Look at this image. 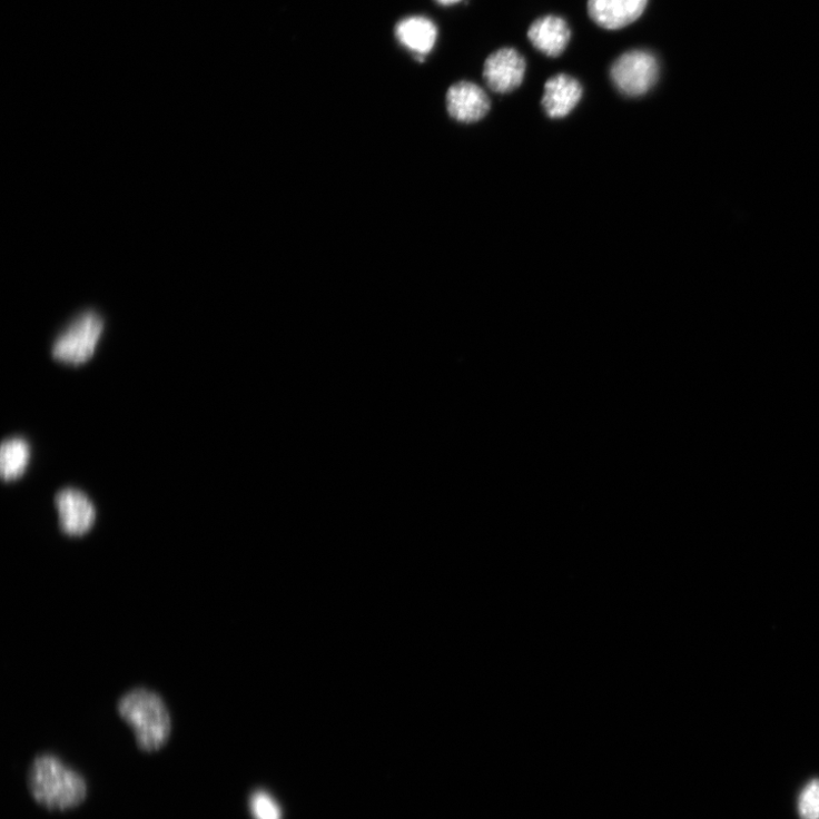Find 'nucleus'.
Returning <instances> with one entry per match:
<instances>
[{"label":"nucleus","instance_id":"obj_12","mask_svg":"<svg viewBox=\"0 0 819 819\" xmlns=\"http://www.w3.org/2000/svg\"><path fill=\"white\" fill-rule=\"evenodd\" d=\"M30 450L22 438H11L0 448V474L7 482L20 478L28 466Z\"/></svg>","mask_w":819,"mask_h":819},{"label":"nucleus","instance_id":"obj_11","mask_svg":"<svg viewBox=\"0 0 819 819\" xmlns=\"http://www.w3.org/2000/svg\"><path fill=\"white\" fill-rule=\"evenodd\" d=\"M397 40L424 61L437 39L436 26L426 18L413 17L402 20L395 28Z\"/></svg>","mask_w":819,"mask_h":819},{"label":"nucleus","instance_id":"obj_14","mask_svg":"<svg viewBox=\"0 0 819 819\" xmlns=\"http://www.w3.org/2000/svg\"><path fill=\"white\" fill-rule=\"evenodd\" d=\"M798 810L801 819H819V780H812L803 788Z\"/></svg>","mask_w":819,"mask_h":819},{"label":"nucleus","instance_id":"obj_10","mask_svg":"<svg viewBox=\"0 0 819 819\" xmlns=\"http://www.w3.org/2000/svg\"><path fill=\"white\" fill-rule=\"evenodd\" d=\"M529 39L542 55L560 57L566 50L572 31L565 19L546 16L535 20L529 30Z\"/></svg>","mask_w":819,"mask_h":819},{"label":"nucleus","instance_id":"obj_1","mask_svg":"<svg viewBox=\"0 0 819 819\" xmlns=\"http://www.w3.org/2000/svg\"><path fill=\"white\" fill-rule=\"evenodd\" d=\"M28 788L33 799L50 810H67L81 805L88 786L80 773L50 753L37 756L28 771Z\"/></svg>","mask_w":819,"mask_h":819},{"label":"nucleus","instance_id":"obj_5","mask_svg":"<svg viewBox=\"0 0 819 819\" xmlns=\"http://www.w3.org/2000/svg\"><path fill=\"white\" fill-rule=\"evenodd\" d=\"M526 73V61L515 48H501L484 65V79L491 90L507 93L520 88Z\"/></svg>","mask_w":819,"mask_h":819},{"label":"nucleus","instance_id":"obj_8","mask_svg":"<svg viewBox=\"0 0 819 819\" xmlns=\"http://www.w3.org/2000/svg\"><path fill=\"white\" fill-rule=\"evenodd\" d=\"M649 0H589L588 12L592 21L605 30H620L644 13Z\"/></svg>","mask_w":819,"mask_h":819},{"label":"nucleus","instance_id":"obj_2","mask_svg":"<svg viewBox=\"0 0 819 819\" xmlns=\"http://www.w3.org/2000/svg\"><path fill=\"white\" fill-rule=\"evenodd\" d=\"M118 710L141 750L157 751L170 739L171 716L158 693L145 688L134 689L120 699Z\"/></svg>","mask_w":819,"mask_h":819},{"label":"nucleus","instance_id":"obj_6","mask_svg":"<svg viewBox=\"0 0 819 819\" xmlns=\"http://www.w3.org/2000/svg\"><path fill=\"white\" fill-rule=\"evenodd\" d=\"M61 531L72 537L86 535L96 522V509L88 496L73 489L59 492L56 496Z\"/></svg>","mask_w":819,"mask_h":819},{"label":"nucleus","instance_id":"obj_15","mask_svg":"<svg viewBox=\"0 0 819 819\" xmlns=\"http://www.w3.org/2000/svg\"><path fill=\"white\" fill-rule=\"evenodd\" d=\"M436 2L443 7H450L461 2V0H436Z\"/></svg>","mask_w":819,"mask_h":819},{"label":"nucleus","instance_id":"obj_9","mask_svg":"<svg viewBox=\"0 0 819 819\" xmlns=\"http://www.w3.org/2000/svg\"><path fill=\"white\" fill-rule=\"evenodd\" d=\"M583 88L575 78L561 73L549 79L544 87L542 106L552 119L568 117L579 105Z\"/></svg>","mask_w":819,"mask_h":819},{"label":"nucleus","instance_id":"obj_7","mask_svg":"<svg viewBox=\"0 0 819 819\" xmlns=\"http://www.w3.org/2000/svg\"><path fill=\"white\" fill-rule=\"evenodd\" d=\"M446 107L452 119L461 124H474L490 111V98L476 83L460 81L446 93Z\"/></svg>","mask_w":819,"mask_h":819},{"label":"nucleus","instance_id":"obj_13","mask_svg":"<svg viewBox=\"0 0 819 819\" xmlns=\"http://www.w3.org/2000/svg\"><path fill=\"white\" fill-rule=\"evenodd\" d=\"M249 807L255 819H282L278 803L267 792L253 793Z\"/></svg>","mask_w":819,"mask_h":819},{"label":"nucleus","instance_id":"obj_4","mask_svg":"<svg viewBox=\"0 0 819 819\" xmlns=\"http://www.w3.org/2000/svg\"><path fill=\"white\" fill-rule=\"evenodd\" d=\"M102 329L105 322L97 314H82L58 338L51 354L66 364H83L92 356Z\"/></svg>","mask_w":819,"mask_h":819},{"label":"nucleus","instance_id":"obj_3","mask_svg":"<svg viewBox=\"0 0 819 819\" xmlns=\"http://www.w3.org/2000/svg\"><path fill=\"white\" fill-rule=\"evenodd\" d=\"M610 77L622 93L639 97L655 85L659 77V63L648 50H630L613 62Z\"/></svg>","mask_w":819,"mask_h":819}]
</instances>
